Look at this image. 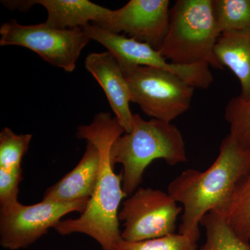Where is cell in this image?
I'll list each match as a JSON object with an SVG mask.
<instances>
[{"label": "cell", "mask_w": 250, "mask_h": 250, "mask_svg": "<svg viewBox=\"0 0 250 250\" xmlns=\"http://www.w3.org/2000/svg\"><path fill=\"white\" fill-rule=\"evenodd\" d=\"M225 118L229 125V134L238 145L250 149V100L238 96L228 102Z\"/></svg>", "instance_id": "ac0fdd59"}, {"label": "cell", "mask_w": 250, "mask_h": 250, "mask_svg": "<svg viewBox=\"0 0 250 250\" xmlns=\"http://www.w3.org/2000/svg\"></svg>", "instance_id": "7402d4cb"}, {"label": "cell", "mask_w": 250, "mask_h": 250, "mask_svg": "<svg viewBox=\"0 0 250 250\" xmlns=\"http://www.w3.org/2000/svg\"><path fill=\"white\" fill-rule=\"evenodd\" d=\"M220 35L250 28V0H213Z\"/></svg>", "instance_id": "e0dca14e"}, {"label": "cell", "mask_w": 250, "mask_h": 250, "mask_svg": "<svg viewBox=\"0 0 250 250\" xmlns=\"http://www.w3.org/2000/svg\"><path fill=\"white\" fill-rule=\"evenodd\" d=\"M116 250H197V242L181 233L139 242H128L121 239Z\"/></svg>", "instance_id": "ffe728a7"}, {"label": "cell", "mask_w": 250, "mask_h": 250, "mask_svg": "<svg viewBox=\"0 0 250 250\" xmlns=\"http://www.w3.org/2000/svg\"><path fill=\"white\" fill-rule=\"evenodd\" d=\"M32 135L17 134L9 127L0 132V169L22 170L21 161L27 153Z\"/></svg>", "instance_id": "d6986e66"}, {"label": "cell", "mask_w": 250, "mask_h": 250, "mask_svg": "<svg viewBox=\"0 0 250 250\" xmlns=\"http://www.w3.org/2000/svg\"><path fill=\"white\" fill-rule=\"evenodd\" d=\"M224 216L238 236L250 242V170L237 184Z\"/></svg>", "instance_id": "2e32d148"}, {"label": "cell", "mask_w": 250, "mask_h": 250, "mask_svg": "<svg viewBox=\"0 0 250 250\" xmlns=\"http://www.w3.org/2000/svg\"><path fill=\"white\" fill-rule=\"evenodd\" d=\"M89 200L44 201L23 205L17 201L0 206V245L9 250L27 248L55 228L62 217L83 213Z\"/></svg>", "instance_id": "52a82bcc"}, {"label": "cell", "mask_w": 250, "mask_h": 250, "mask_svg": "<svg viewBox=\"0 0 250 250\" xmlns=\"http://www.w3.org/2000/svg\"><path fill=\"white\" fill-rule=\"evenodd\" d=\"M182 210L168 192L139 187L123 202L119 211L118 219L124 228L121 238L139 242L172 234Z\"/></svg>", "instance_id": "ba28073f"}, {"label": "cell", "mask_w": 250, "mask_h": 250, "mask_svg": "<svg viewBox=\"0 0 250 250\" xmlns=\"http://www.w3.org/2000/svg\"><path fill=\"white\" fill-rule=\"evenodd\" d=\"M85 67L101 85L112 111L125 133H129L132 129L134 118L129 106L131 95L118 60L109 52H94L85 59Z\"/></svg>", "instance_id": "8fae6325"}, {"label": "cell", "mask_w": 250, "mask_h": 250, "mask_svg": "<svg viewBox=\"0 0 250 250\" xmlns=\"http://www.w3.org/2000/svg\"><path fill=\"white\" fill-rule=\"evenodd\" d=\"M27 3L29 9L34 4L43 6L47 12L46 24L61 29L81 28L89 23L100 25L111 12L88 0H29Z\"/></svg>", "instance_id": "4fadbf2b"}, {"label": "cell", "mask_w": 250, "mask_h": 250, "mask_svg": "<svg viewBox=\"0 0 250 250\" xmlns=\"http://www.w3.org/2000/svg\"><path fill=\"white\" fill-rule=\"evenodd\" d=\"M250 170V149L242 147L228 134L208 169H188L174 178L167 192L183 206L178 233L197 242L202 218L210 210L225 214L237 184Z\"/></svg>", "instance_id": "7a4b0ae2"}, {"label": "cell", "mask_w": 250, "mask_h": 250, "mask_svg": "<svg viewBox=\"0 0 250 250\" xmlns=\"http://www.w3.org/2000/svg\"><path fill=\"white\" fill-rule=\"evenodd\" d=\"M81 28L90 40L104 46L120 63L163 69L178 75L195 88H200L207 80V67L202 62L190 65H176L167 62L159 51L145 42L111 32L93 23Z\"/></svg>", "instance_id": "9c48e42d"}, {"label": "cell", "mask_w": 250, "mask_h": 250, "mask_svg": "<svg viewBox=\"0 0 250 250\" xmlns=\"http://www.w3.org/2000/svg\"><path fill=\"white\" fill-rule=\"evenodd\" d=\"M125 132L116 117L102 112L95 115L89 125L77 127V137L93 143L100 155L98 184L83 213L77 218L62 220L56 231L66 236L80 233L95 240L103 250H116L121 240L119 229V207L127 196L123 191V175L116 174L110 161L112 144Z\"/></svg>", "instance_id": "6da1fadb"}, {"label": "cell", "mask_w": 250, "mask_h": 250, "mask_svg": "<svg viewBox=\"0 0 250 250\" xmlns=\"http://www.w3.org/2000/svg\"><path fill=\"white\" fill-rule=\"evenodd\" d=\"M22 170L0 169V206L17 201Z\"/></svg>", "instance_id": "44dd1931"}, {"label": "cell", "mask_w": 250, "mask_h": 250, "mask_svg": "<svg viewBox=\"0 0 250 250\" xmlns=\"http://www.w3.org/2000/svg\"><path fill=\"white\" fill-rule=\"evenodd\" d=\"M163 159L170 166L188 161L185 141L180 130L171 123L152 119L146 121L134 114L132 129L112 144L110 161L123 166V188L131 195L139 188L147 166Z\"/></svg>", "instance_id": "3957f363"}, {"label": "cell", "mask_w": 250, "mask_h": 250, "mask_svg": "<svg viewBox=\"0 0 250 250\" xmlns=\"http://www.w3.org/2000/svg\"><path fill=\"white\" fill-rule=\"evenodd\" d=\"M220 36L213 0H177L170 8L168 29L157 51L176 65L206 62L222 70L215 54Z\"/></svg>", "instance_id": "277c9868"}, {"label": "cell", "mask_w": 250, "mask_h": 250, "mask_svg": "<svg viewBox=\"0 0 250 250\" xmlns=\"http://www.w3.org/2000/svg\"><path fill=\"white\" fill-rule=\"evenodd\" d=\"M127 82L131 103L137 104L145 114L171 123L187 112L195 88L172 72L127 63H120Z\"/></svg>", "instance_id": "5b68a950"}, {"label": "cell", "mask_w": 250, "mask_h": 250, "mask_svg": "<svg viewBox=\"0 0 250 250\" xmlns=\"http://www.w3.org/2000/svg\"><path fill=\"white\" fill-rule=\"evenodd\" d=\"M215 54L220 64L228 67L239 81V96L250 100V28L221 34Z\"/></svg>", "instance_id": "5bb4252c"}, {"label": "cell", "mask_w": 250, "mask_h": 250, "mask_svg": "<svg viewBox=\"0 0 250 250\" xmlns=\"http://www.w3.org/2000/svg\"><path fill=\"white\" fill-rule=\"evenodd\" d=\"M100 166L98 148L87 141L84 154L76 167L49 187L42 200L69 202L90 200L98 184Z\"/></svg>", "instance_id": "7c38bea8"}, {"label": "cell", "mask_w": 250, "mask_h": 250, "mask_svg": "<svg viewBox=\"0 0 250 250\" xmlns=\"http://www.w3.org/2000/svg\"><path fill=\"white\" fill-rule=\"evenodd\" d=\"M0 45L31 49L51 65L65 71L75 70L77 62L90 39L82 28L57 29L45 22L22 25L15 20L0 27Z\"/></svg>", "instance_id": "8992f818"}, {"label": "cell", "mask_w": 250, "mask_h": 250, "mask_svg": "<svg viewBox=\"0 0 250 250\" xmlns=\"http://www.w3.org/2000/svg\"><path fill=\"white\" fill-rule=\"evenodd\" d=\"M201 225L206 229V242L200 250H250L249 242L233 231L223 214L210 210L204 216Z\"/></svg>", "instance_id": "9a60e30c"}, {"label": "cell", "mask_w": 250, "mask_h": 250, "mask_svg": "<svg viewBox=\"0 0 250 250\" xmlns=\"http://www.w3.org/2000/svg\"><path fill=\"white\" fill-rule=\"evenodd\" d=\"M170 4L169 0H130L123 7L111 10L98 27L115 34L123 31L158 50L168 29Z\"/></svg>", "instance_id": "30bf717a"}]
</instances>
